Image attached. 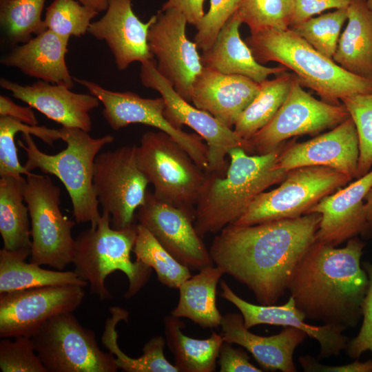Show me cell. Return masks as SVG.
<instances>
[{
  "mask_svg": "<svg viewBox=\"0 0 372 372\" xmlns=\"http://www.w3.org/2000/svg\"><path fill=\"white\" fill-rule=\"evenodd\" d=\"M362 265L368 276V285L362 304V323L358 335L350 340L346 349L348 355L359 358L369 351L372 353V262H364Z\"/></svg>",
  "mask_w": 372,
  "mask_h": 372,
  "instance_id": "obj_42",
  "label": "cell"
},
{
  "mask_svg": "<svg viewBox=\"0 0 372 372\" xmlns=\"http://www.w3.org/2000/svg\"><path fill=\"white\" fill-rule=\"evenodd\" d=\"M365 243L358 236L344 247L316 241L296 265L288 291L306 318L347 329L362 318L368 276L361 258Z\"/></svg>",
  "mask_w": 372,
  "mask_h": 372,
  "instance_id": "obj_2",
  "label": "cell"
},
{
  "mask_svg": "<svg viewBox=\"0 0 372 372\" xmlns=\"http://www.w3.org/2000/svg\"><path fill=\"white\" fill-rule=\"evenodd\" d=\"M205 0H167L161 10L175 9L181 12L187 23L197 27L205 14L203 4Z\"/></svg>",
  "mask_w": 372,
  "mask_h": 372,
  "instance_id": "obj_46",
  "label": "cell"
},
{
  "mask_svg": "<svg viewBox=\"0 0 372 372\" xmlns=\"http://www.w3.org/2000/svg\"><path fill=\"white\" fill-rule=\"evenodd\" d=\"M48 372H116L111 353L102 351L92 330L84 328L72 312L56 315L30 336Z\"/></svg>",
  "mask_w": 372,
  "mask_h": 372,
  "instance_id": "obj_10",
  "label": "cell"
},
{
  "mask_svg": "<svg viewBox=\"0 0 372 372\" xmlns=\"http://www.w3.org/2000/svg\"><path fill=\"white\" fill-rule=\"evenodd\" d=\"M148 33L150 52L158 72L190 102L193 83L203 69L198 47L186 34L187 21L175 9L160 10Z\"/></svg>",
  "mask_w": 372,
  "mask_h": 372,
  "instance_id": "obj_15",
  "label": "cell"
},
{
  "mask_svg": "<svg viewBox=\"0 0 372 372\" xmlns=\"http://www.w3.org/2000/svg\"><path fill=\"white\" fill-rule=\"evenodd\" d=\"M136 225L115 229L111 226L110 214L102 212L97 227L83 231L75 239L74 271L90 284L91 293L101 300L112 298L105 282L112 272L121 271L127 277L129 287L124 295L126 298L136 294L148 281L151 268L131 260Z\"/></svg>",
  "mask_w": 372,
  "mask_h": 372,
  "instance_id": "obj_6",
  "label": "cell"
},
{
  "mask_svg": "<svg viewBox=\"0 0 372 372\" xmlns=\"http://www.w3.org/2000/svg\"><path fill=\"white\" fill-rule=\"evenodd\" d=\"M242 24L236 12L225 23L210 48L200 55L203 67L225 74L242 75L260 83L271 74L288 70L282 66L267 67L258 63L240 35Z\"/></svg>",
  "mask_w": 372,
  "mask_h": 372,
  "instance_id": "obj_26",
  "label": "cell"
},
{
  "mask_svg": "<svg viewBox=\"0 0 372 372\" xmlns=\"http://www.w3.org/2000/svg\"><path fill=\"white\" fill-rule=\"evenodd\" d=\"M45 0H0V25L11 45L24 43L46 30L41 18Z\"/></svg>",
  "mask_w": 372,
  "mask_h": 372,
  "instance_id": "obj_34",
  "label": "cell"
},
{
  "mask_svg": "<svg viewBox=\"0 0 372 372\" xmlns=\"http://www.w3.org/2000/svg\"><path fill=\"white\" fill-rule=\"evenodd\" d=\"M30 256L28 251L0 250V293L34 287L75 285L85 287L86 281L74 271H52L26 262Z\"/></svg>",
  "mask_w": 372,
  "mask_h": 372,
  "instance_id": "obj_29",
  "label": "cell"
},
{
  "mask_svg": "<svg viewBox=\"0 0 372 372\" xmlns=\"http://www.w3.org/2000/svg\"><path fill=\"white\" fill-rule=\"evenodd\" d=\"M69 39L46 30L14 47L0 62L38 80L71 89L74 80L65 62Z\"/></svg>",
  "mask_w": 372,
  "mask_h": 372,
  "instance_id": "obj_25",
  "label": "cell"
},
{
  "mask_svg": "<svg viewBox=\"0 0 372 372\" xmlns=\"http://www.w3.org/2000/svg\"><path fill=\"white\" fill-rule=\"evenodd\" d=\"M364 207L366 219V231L364 235L372 234V187L364 198Z\"/></svg>",
  "mask_w": 372,
  "mask_h": 372,
  "instance_id": "obj_48",
  "label": "cell"
},
{
  "mask_svg": "<svg viewBox=\"0 0 372 372\" xmlns=\"http://www.w3.org/2000/svg\"><path fill=\"white\" fill-rule=\"evenodd\" d=\"M299 362L304 371L307 372H372V360L354 362L338 366H328L319 363L309 355L300 356Z\"/></svg>",
  "mask_w": 372,
  "mask_h": 372,
  "instance_id": "obj_45",
  "label": "cell"
},
{
  "mask_svg": "<svg viewBox=\"0 0 372 372\" xmlns=\"http://www.w3.org/2000/svg\"><path fill=\"white\" fill-rule=\"evenodd\" d=\"M349 117L342 103L335 105L314 98L303 89L293 74L285 101L271 120L249 141L255 153L265 154L290 138L316 134L337 126Z\"/></svg>",
  "mask_w": 372,
  "mask_h": 372,
  "instance_id": "obj_14",
  "label": "cell"
},
{
  "mask_svg": "<svg viewBox=\"0 0 372 372\" xmlns=\"http://www.w3.org/2000/svg\"><path fill=\"white\" fill-rule=\"evenodd\" d=\"M347 20V8L337 9L313 17L289 28L316 50L333 59L341 29Z\"/></svg>",
  "mask_w": 372,
  "mask_h": 372,
  "instance_id": "obj_37",
  "label": "cell"
},
{
  "mask_svg": "<svg viewBox=\"0 0 372 372\" xmlns=\"http://www.w3.org/2000/svg\"><path fill=\"white\" fill-rule=\"evenodd\" d=\"M341 101L352 118L358 136V178L372 167V93L350 95Z\"/></svg>",
  "mask_w": 372,
  "mask_h": 372,
  "instance_id": "obj_39",
  "label": "cell"
},
{
  "mask_svg": "<svg viewBox=\"0 0 372 372\" xmlns=\"http://www.w3.org/2000/svg\"><path fill=\"white\" fill-rule=\"evenodd\" d=\"M174 316L164 318L167 344L174 355L178 371L211 372L225 342L222 335L215 332L207 339H195L183 334L184 323Z\"/></svg>",
  "mask_w": 372,
  "mask_h": 372,
  "instance_id": "obj_31",
  "label": "cell"
},
{
  "mask_svg": "<svg viewBox=\"0 0 372 372\" xmlns=\"http://www.w3.org/2000/svg\"><path fill=\"white\" fill-rule=\"evenodd\" d=\"M219 364L220 372H261L249 361V356L241 349L234 348L225 342L220 350Z\"/></svg>",
  "mask_w": 372,
  "mask_h": 372,
  "instance_id": "obj_44",
  "label": "cell"
},
{
  "mask_svg": "<svg viewBox=\"0 0 372 372\" xmlns=\"http://www.w3.org/2000/svg\"><path fill=\"white\" fill-rule=\"evenodd\" d=\"M293 79L288 71L276 75L273 79L260 83V90L238 116L234 130L249 141L274 116L285 101Z\"/></svg>",
  "mask_w": 372,
  "mask_h": 372,
  "instance_id": "obj_32",
  "label": "cell"
},
{
  "mask_svg": "<svg viewBox=\"0 0 372 372\" xmlns=\"http://www.w3.org/2000/svg\"><path fill=\"white\" fill-rule=\"evenodd\" d=\"M138 165L159 200L195 214L206 171L172 136L147 132L136 146Z\"/></svg>",
  "mask_w": 372,
  "mask_h": 372,
  "instance_id": "obj_7",
  "label": "cell"
},
{
  "mask_svg": "<svg viewBox=\"0 0 372 372\" xmlns=\"http://www.w3.org/2000/svg\"><path fill=\"white\" fill-rule=\"evenodd\" d=\"M260 87V83L248 77L203 67L193 83L190 102L232 128Z\"/></svg>",
  "mask_w": 372,
  "mask_h": 372,
  "instance_id": "obj_23",
  "label": "cell"
},
{
  "mask_svg": "<svg viewBox=\"0 0 372 372\" xmlns=\"http://www.w3.org/2000/svg\"><path fill=\"white\" fill-rule=\"evenodd\" d=\"M371 187L372 170L324 196L312 207L307 214L321 215L316 240L336 247L359 234H365L364 198Z\"/></svg>",
  "mask_w": 372,
  "mask_h": 372,
  "instance_id": "obj_21",
  "label": "cell"
},
{
  "mask_svg": "<svg viewBox=\"0 0 372 372\" xmlns=\"http://www.w3.org/2000/svg\"><path fill=\"white\" fill-rule=\"evenodd\" d=\"M74 81L85 87L103 105V116L115 130L134 123L152 126L175 139L205 171L209 169V149L203 138L174 126L165 116V103L161 96L147 99L136 93L105 89L100 85L74 77Z\"/></svg>",
  "mask_w": 372,
  "mask_h": 372,
  "instance_id": "obj_13",
  "label": "cell"
},
{
  "mask_svg": "<svg viewBox=\"0 0 372 372\" xmlns=\"http://www.w3.org/2000/svg\"><path fill=\"white\" fill-rule=\"evenodd\" d=\"M359 154L357 130L349 116L329 132L309 141L285 143L276 167L289 171L302 167L323 166L356 179Z\"/></svg>",
  "mask_w": 372,
  "mask_h": 372,
  "instance_id": "obj_18",
  "label": "cell"
},
{
  "mask_svg": "<svg viewBox=\"0 0 372 372\" xmlns=\"http://www.w3.org/2000/svg\"><path fill=\"white\" fill-rule=\"evenodd\" d=\"M241 0H210L208 12L196 28L194 42L205 50L214 43L225 23L238 10Z\"/></svg>",
  "mask_w": 372,
  "mask_h": 372,
  "instance_id": "obj_41",
  "label": "cell"
},
{
  "mask_svg": "<svg viewBox=\"0 0 372 372\" xmlns=\"http://www.w3.org/2000/svg\"><path fill=\"white\" fill-rule=\"evenodd\" d=\"M223 270L209 265L183 282L179 289V300L172 311L177 318H187L205 328L221 325L223 317L216 302V287Z\"/></svg>",
  "mask_w": 372,
  "mask_h": 372,
  "instance_id": "obj_28",
  "label": "cell"
},
{
  "mask_svg": "<svg viewBox=\"0 0 372 372\" xmlns=\"http://www.w3.org/2000/svg\"><path fill=\"white\" fill-rule=\"evenodd\" d=\"M136 218L181 264L198 270L214 264L194 227L195 214L159 200L147 190Z\"/></svg>",
  "mask_w": 372,
  "mask_h": 372,
  "instance_id": "obj_17",
  "label": "cell"
},
{
  "mask_svg": "<svg viewBox=\"0 0 372 372\" xmlns=\"http://www.w3.org/2000/svg\"><path fill=\"white\" fill-rule=\"evenodd\" d=\"M366 2L370 10L372 11V0H366Z\"/></svg>",
  "mask_w": 372,
  "mask_h": 372,
  "instance_id": "obj_50",
  "label": "cell"
},
{
  "mask_svg": "<svg viewBox=\"0 0 372 372\" xmlns=\"http://www.w3.org/2000/svg\"><path fill=\"white\" fill-rule=\"evenodd\" d=\"M0 115L10 116L30 125H38L39 123L32 107L18 105L4 95L0 96Z\"/></svg>",
  "mask_w": 372,
  "mask_h": 372,
  "instance_id": "obj_47",
  "label": "cell"
},
{
  "mask_svg": "<svg viewBox=\"0 0 372 372\" xmlns=\"http://www.w3.org/2000/svg\"><path fill=\"white\" fill-rule=\"evenodd\" d=\"M285 145L253 156L242 148L232 149L224 176L206 172L195 207L194 227L200 237L219 232L236 222L260 194L285 178L288 171L276 167Z\"/></svg>",
  "mask_w": 372,
  "mask_h": 372,
  "instance_id": "obj_3",
  "label": "cell"
},
{
  "mask_svg": "<svg viewBox=\"0 0 372 372\" xmlns=\"http://www.w3.org/2000/svg\"><path fill=\"white\" fill-rule=\"evenodd\" d=\"M132 252L136 261L154 270L158 280L168 287L178 289L192 277L189 268L178 262L139 223Z\"/></svg>",
  "mask_w": 372,
  "mask_h": 372,
  "instance_id": "obj_33",
  "label": "cell"
},
{
  "mask_svg": "<svg viewBox=\"0 0 372 372\" xmlns=\"http://www.w3.org/2000/svg\"><path fill=\"white\" fill-rule=\"evenodd\" d=\"M347 24L333 60L347 72L372 81V11L366 0H351Z\"/></svg>",
  "mask_w": 372,
  "mask_h": 372,
  "instance_id": "obj_27",
  "label": "cell"
},
{
  "mask_svg": "<svg viewBox=\"0 0 372 372\" xmlns=\"http://www.w3.org/2000/svg\"><path fill=\"white\" fill-rule=\"evenodd\" d=\"M140 80L148 88L158 92L165 103V116L174 126L191 127L205 141L209 149V169L224 176L229 163L226 160L230 150L242 148L255 153L251 143L240 137L234 130L223 124L209 113L192 106L174 89L172 83L157 70L156 60L141 63Z\"/></svg>",
  "mask_w": 372,
  "mask_h": 372,
  "instance_id": "obj_11",
  "label": "cell"
},
{
  "mask_svg": "<svg viewBox=\"0 0 372 372\" xmlns=\"http://www.w3.org/2000/svg\"><path fill=\"white\" fill-rule=\"evenodd\" d=\"M148 184L138 165L136 146H123L96 156L93 186L102 212L111 216L112 228L134 225L135 211L145 203Z\"/></svg>",
  "mask_w": 372,
  "mask_h": 372,
  "instance_id": "obj_12",
  "label": "cell"
},
{
  "mask_svg": "<svg viewBox=\"0 0 372 372\" xmlns=\"http://www.w3.org/2000/svg\"><path fill=\"white\" fill-rule=\"evenodd\" d=\"M321 215L311 213L251 225L229 224L212 240V262L244 284L260 304H275L316 241Z\"/></svg>",
  "mask_w": 372,
  "mask_h": 372,
  "instance_id": "obj_1",
  "label": "cell"
},
{
  "mask_svg": "<svg viewBox=\"0 0 372 372\" xmlns=\"http://www.w3.org/2000/svg\"><path fill=\"white\" fill-rule=\"evenodd\" d=\"M0 341V369L2 372H48L30 337L17 336Z\"/></svg>",
  "mask_w": 372,
  "mask_h": 372,
  "instance_id": "obj_40",
  "label": "cell"
},
{
  "mask_svg": "<svg viewBox=\"0 0 372 372\" xmlns=\"http://www.w3.org/2000/svg\"><path fill=\"white\" fill-rule=\"evenodd\" d=\"M291 0H241L236 14L250 32L289 28Z\"/></svg>",
  "mask_w": 372,
  "mask_h": 372,
  "instance_id": "obj_38",
  "label": "cell"
},
{
  "mask_svg": "<svg viewBox=\"0 0 372 372\" xmlns=\"http://www.w3.org/2000/svg\"><path fill=\"white\" fill-rule=\"evenodd\" d=\"M60 131L67 146L52 155L41 152L30 134L23 133V141L17 142L26 152L23 166L29 172L39 169L45 174L56 176L69 194L76 223H90L94 229L101 216L93 186L94 161L103 147L112 143L114 137L107 134L92 138L87 132L74 127H62Z\"/></svg>",
  "mask_w": 372,
  "mask_h": 372,
  "instance_id": "obj_5",
  "label": "cell"
},
{
  "mask_svg": "<svg viewBox=\"0 0 372 372\" xmlns=\"http://www.w3.org/2000/svg\"><path fill=\"white\" fill-rule=\"evenodd\" d=\"M26 178L3 176L0 178V233L4 249L30 251V215L24 203Z\"/></svg>",
  "mask_w": 372,
  "mask_h": 372,
  "instance_id": "obj_30",
  "label": "cell"
},
{
  "mask_svg": "<svg viewBox=\"0 0 372 372\" xmlns=\"http://www.w3.org/2000/svg\"><path fill=\"white\" fill-rule=\"evenodd\" d=\"M245 41L258 63H280L327 103L339 105L346 96L372 93L371 80L347 72L290 28L251 32Z\"/></svg>",
  "mask_w": 372,
  "mask_h": 372,
  "instance_id": "obj_4",
  "label": "cell"
},
{
  "mask_svg": "<svg viewBox=\"0 0 372 372\" xmlns=\"http://www.w3.org/2000/svg\"><path fill=\"white\" fill-rule=\"evenodd\" d=\"M0 86L19 99L63 127L92 130L90 112L99 107V100L91 94L75 93L68 87L38 80L21 85L1 78Z\"/></svg>",
  "mask_w": 372,
  "mask_h": 372,
  "instance_id": "obj_22",
  "label": "cell"
},
{
  "mask_svg": "<svg viewBox=\"0 0 372 372\" xmlns=\"http://www.w3.org/2000/svg\"><path fill=\"white\" fill-rule=\"evenodd\" d=\"M220 326L225 342L246 349L263 369L296 371L293 353L307 336L303 331L286 327L276 335H258L245 327L242 316L237 313L224 316Z\"/></svg>",
  "mask_w": 372,
  "mask_h": 372,
  "instance_id": "obj_24",
  "label": "cell"
},
{
  "mask_svg": "<svg viewBox=\"0 0 372 372\" xmlns=\"http://www.w3.org/2000/svg\"><path fill=\"white\" fill-rule=\"evenodd\" d=\"M99 13L77 0H54L45 10L43 22L46 30L63 37H81Z\"/></svg>",
  "mask_w": 372,
  "mask_h": 372,
  "instance_id": "obj_36",
  "label": "cell"
},
{
  "mask_svg": "<svg viewBox=\"0 0 372 372\" xmlns=\"http://www.w3.org/2000/svg\"><path fill=\"white\" fill-rule=\"evenodd\" d=\"M24 200L30 219V262L63 270L72 263L76 240L72 229L76 221L60 209L61 188L47 175L26 176Z\"/></svg>",
  "mask_w": 372,
  "mask_h": 372,
  "instance_id": "obj_8",
  "label": "cell"
},
{
  "mask_svg": "<svg viewBox=\"0 0 372 372\" xmlns=\"http://www.w3.org/2000/svg\"><path fill=\"white\" fill-rule=\"evenodd\" d=\"M21 132L41 139L49 145L61 139L60 129H51L45 126L30 125L10 116H0V176H9L21 178L32 172L22 166L19 161L15 145V134Z\"/></svg>",
  "mask_w": 372,
  "mask_h": 372,
  "instance_id": "obj_35",
  "label": "cell"
},
{
  "mask_svg": "<svg viewBox=\"0 0 372 372\" xmlns=\"http://www.w3.org/2000/svg\"><path fill=\"white\" fill-rule=\"evenodd\" d=\"M351 0H291L289 28L330 9L347 8Z\"/></svg>",
  "mask_w": 372,
  "mask_h": 372,
  "instance_id": "obj_43",
  "label": "cell"
},
{
  "mask_svg": "<svg viewBox=\"0 0 372 372\" xmlns=\"http://www.w3.org/2000/svg\"><path fill=\"white\" fill-rule=\"evenodd\" d=\"M351 180L327 167L292 169L288 171L279 187L260 194L242 216L232 224L251 225L302 216L322 198L345 186Z\"/></svg>",
  "mask_w": 372,
  "mask_h": 372,
  "instance_id": "obj_9",
  "label": "cell"
},
{
  "mask_svg": "<svg viewBox=\"0 0 372 372\" xmlns=\"http://www.w3.org/2000/svg\"><path fill=\"white\" fill-rule=\"evenodd\" d=\"M84 6L96 10L99 12L105 11L109 0H77Z\"/></svg>",
  "mask_w": 372,
  "mask_h": 372,
  "instance_id": "obj_49",
  "label": "cell"
},
{
  "mask_svg": "<svg viewBox=\"0 0 372 372\" xmlns=\"http://www.w3.org/2000/svg\"><path fill=\"white\" fill-rule=\"evenodd\" d=\"M83 288L63 285L0 293V337H30L51 318L73 312L84 298Z\"/></svg>",
  "mask_w": 372,
  "mask_h": 372,
  "instance_id": "obj_16",
  "label": "cell"
},
{
  "mask_svg": "<svg viewBox=\"0 0 372 372\" xmlns=\"http://www.w3.org/2000/svg\"><path fill=\"white\" fill-rule=\"evenodd\" d=\"M220 296L238 309L245 327L248 329L260 324L300 329L318 342L320 351L318 358L320 359L337 356L347 347L350 339L342 333L345 329L332 324L315 326L306 323L305 315L296 307L291 296L282 305L254 304L236 295L225 280L220 282Z\"/></svg>",
  "mask_w": 372,
  "mask_h": 372,
  "instance_id": "obj_20",
  "label": "cell"
},
{
  "mask_svg": "<svg viewBox=\"0 0 372 372\" xmlns=\"http://www.w3.org/2000/svg\"><path fill=\"white\" fill-rule=\"evenodd\" d=\"M156 16L141 21L134 12L132 0H109L103 16L91 23L88 33L104 41L118 70L134 62L143 63L154 59L148 45V33Z\"/></svg>",
  "mask_w": 372,
  "mask_h": 372,
  "instance_id": "obj_19",
  "label": "cell"
}]
</instances>
